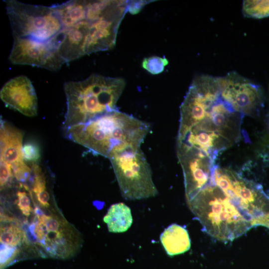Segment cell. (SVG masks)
<instances>
[{
	"label": "cell",
	"mask_w": 269,
	"mask_h": 269,
	"mask_svg": "<svg viewBox=\"0 0 269 269\" xmlns=\"http://www.w3.org/2000/svg\"><path fill=\"white\" fill-rule=\"evenodd\" d=\"M168 64L165 57L153 56L145 58L142 62V67L151 74H158L162 72Z\"/></svg>",
	"instance_id": "cell-18"
},
{
	"label": "cell",
	"mask_w": 269,
	"mask_h": 269,
	"mask_svg": "<svg viewBox=\"0 0 269 269\" xmlns=\"http://www.w3.org/2000/svg\"><path fill=\"white\" fill-rule=\"evenodd\" d=\"M244 117L223 95L220 77L201 75L194 79L180 105L179 128L233 145L242 137Z\"/></svg>",
	"instance_id": "cell-1"
},
{
	"label": "cell",
	"mask_w": 269,
	"mask_h": 269,
	"mask_svg": "<svg viewBox=\"0 0 269 269\" xmlns=\"http://www.w3.org/2000/svg\"><path fill=\"white\" fill-rule=\"evenodd\" d=\"M210 182L218 186L251 220L269 212V196L259 183L228 168L215 165Z\"/></svg>",
	"instance_id": "cell-7"
},
{
	"label": "cell",
	"mask_w": 269,
	"mask_h": 269,
	"mask_svg": "<svg viewBox=\"0 0 269 269\" xmlns=\"http://www.w3.org/2000/svg\"><path fill=\"white\" fill-rule=\"evenodd\" d=\"M187 204L203 231L222 241H232L252 227L245 215L216 184L209 182Z\"/></svg>",
	"instance_id": "cell-4"
},
{
	"label": "cell",
	"mask_w": 269,
	"mask_h": 269,
	"mask_svg": "<svg viewBox=\"0 0 269 269\" xmlns=\"http://www.w3.org/2000/svg\"><path fill=\"white\" fill-rule=\"evenodd\" d=\"M126 86L122 78L93 74L80 81L64 86L67 109L63 122L65 129L84 123L116 109Z\"/></svg>",
	"instance_id": "cell-3"
},
{
	"label": "cell",
	"mask_w": 269,
	"mask_h": 269,
	"mask_svg": "<svg viewBox=\"0 0 269 269\" xmlns=\"http://www.w3.org/2000/svg\"><path fill=\"white\" fill-rule=\"evenodd\" d=\"M27 241L25 232L19 227L12 223L1 226L0 250L12 252L17 256V248Z\"/></svg>",
	"instance_id": "cell-15"
},
{
	"label": "cell",
	"mask_w": 269,
	"mask_h": 269,
	"mask_svg": "<svg viewBox=\"0 0 269 269\" xmlns=\"http://www.w3.org/2000/svg\"><path fill=\"white\" fill-rule=\"evenodd\" d=\"M109 159L125 199L139 200L158 194L150 165L140 148L117 153Z\"/></svg>",
	"instance_id": "cell-6"
},
{
	"label": "cell",
	"mask_w": 269,
	"mask_h": 269,
	"mask_svg": "<svg viewBox=\"0 0 269 269\" xmlns=\"http://www.w3.org/2000/svg\"><path fill=\"white\" fill-rule=\"evenodd\" d=\"M252 227L261 225L269 228V212L252 221Z\"/></svg>",
	"instance_id": "cell-23"
},
{
	"label": "cell",
	"mask_w": 269,
	"mask_h": 269,
	"mask_svg": "<svg viewBox=\"0 0 269 269\" xmlns=\"http://www.w3.org/2000/svg\"><path fill=\"white\" fill-rule=\"evenodd\" d=\"M0 97L5 106L28 117L37 114V98L29 78L24 75L13 78L2 86Z\"/></svg>",
	"instance_id": "cell-11"
},
{
	"label": "cell",
	"mask_w": 269,
	"mask_h": 269,
	"mask_svg": "<svg viewBox=\"0 0 269 269\" xmlns=\"http://www.w3.org/2000/svg\"><path fill=\"white\" fill-rule=\"evenodd\" d=\"M109 232L122 233L127 231L133 223L131 209L120 202L112 205L103 218Z\"/></svg>",
	"instance_id": "cell-14"
},
{
	"label": "cell",
	"mask_w": 269,
	"mask_h": 269,
	"mask_svg": "<svg viewBox=\"0 0 269 269\" xmlns=\"http://www.w3.org/2000/svg\"><path fill=\"white\" fill-rule=\"evenodd\" d=\"M25 190H26L24 184ZM25 190H18L16 193V204L22 214L25 217H29L32 211L29 195Z\"/></svg>",
	"instance_id": "cell-20"
},
{
	"label": "cell",
	"mask_w": 269,
	"mask_h": 269,
	"mask_svg": "<svg viewBox=\"0 0 269 269\" xmlns=\"http://www.w3.org/2000/svg\"><path fill=\"white\" fill-rule=\"evenodd\" d=\"M65 130L70 140L110 159L117 153L140 148L150 125L116 109Z\"/></svg>",
	"instance_id": "cell-2"
},
{
	"label": "cell",
	"mask_w": 269,
	"mask_h": 269,
	"mask_svg": "<svg viewBox=\"0 0 269 269\" xmlns=\"http://www.w3.org/2000/svg\"><path fill=\"white\" fill-rule=\"evenodd\" d=\"M22 131L0 119V160L9 163L12 169L26 162L23 157Z\"/></svg>",
	"instance_id": "cell-12"
},
{
	"label": "cell",
	"mask_w": 269,
	"mask_h": 269,
	"mask_svg": "<svg viewBox=\"0 0 269 269\" xmlns=\"http://www.w3.org/2000/svg\"><path fill=\"white\" fill-rule=\"evenodd\" d=\"M4 2L13 37L56 43L63 25L53 5H33L15 0Z\"/></svg>",
	"instance_id": "cell-5"
},
{
	"label": "cell",
	"mask_w": 269,
	"mask_h": 269,
	"mask_svg": "<svg viewBox=\"0 0 269 269\" xmlns=\"http://www.w3.org/2000/svg\"><path fill=\"white\" fill-rule=\"evenodd\" d=\"M160 240L169 256L183 254L191 247V241L186 228L176 224H172L161 234Z\"/></svg>",
	"instance_id": "cell-13"
},
{
	"label": "cell",
	"mask_w": 269,
	"mask_h": 269,
	"mask_svg": "<svg viewBox=\"0 0 269 269\" xmlns=\"http://www.w3.org/2000/svg\"><path fill=\"white\" fill-rule=\"evenodd\" d=\"M0 190L11 187L13 179L15 178L11 165L0 160Z\"/></svg>",
	"instance_id": "cell-21"
},
{
	"label": "cell",
	"mask_w": 269,
	"mask_h": 269,
	"mask_svg": "<svg viewBox=\"0 0 269 269\" xmlns=\"http://www.w3.org/2000/svg\"><path fill=\"white\" fill-rule=\"evenodd\" d=\"M32 177L30 196L34 197L42 207L50 206V194L47 187L46 176L39 163L32 164Z\"/></svg>",
	"instance_id": "cell-16"
},
{
	"label": "cell",
	"mask_w": 269,
	"mask_h": 269,
	"mask_svg": "<svg viewBox=\"0 0 269 269\" xmlns=\"http://www.w3.org/2000/svg\"><path fill=\"white\" fill-rule=\"evenodd\" d=\"M149 1L146 0L130 1L128 7V11L132 14H136Z\"/></svg>",
	"instance_id": "cell-22"
},
{
	"label": "cell",
	"mask_w": 269,
	"mask_h": 269,
	"mask_svg": "<svg viewBox=\"0 0 269 269\" xmlns=\"http://www.w3.org/2000/svg\"><path fill=\"white\" fill-rule=\"evenodd\" d=\"M242 11L248 17L261 18L269 16V0H244Z\"/></svg>",
	"instance_id": "cell-17"
},
{
	"label": "cell",
	"mask_w": 269,
	"mask_h": 269,
	"mask_svg": "<svg viewBox=\"0 0 269 269\" xmlns=\"http://www.w3.org/2000/svg\"><path fill=\"white\" fill-rule=\"evenodd\" d=\"M22 153L24 161L31 165L40 161V148L36 142L29 141L25 143L22 147Z\"/></svg>",
	"instance_id": "cell-19"
},
{
	"label": "cell",
	"mask_w": 269,
	"mask_h": 269,
	"mask_svg": "<svg viewBox=\"0 0 269 269\" xmlns=\"http://www.w3.org/2000/svg\"><path fill=\"white\" fill-rule=\"evenodd\" d=\"M222 93L234 107L245 116H251L263 101L259 86L236 72L220 77Z\"/></svg>",
	"instance_id": "cell-10"
},
{
	"label": "cell",
	"mask_w": 269,
	"mask_h": 269,
	"mask_svg": "<svg viewBox=\"0 0 269 269\" xmlns=\"http://www.w3.org/2000/svg\"><path fill=\"white\" fill-rule=\"evenodd\" d=\"M8 59L11 63L58 70L66 62L53 42H43L29 38L13 37Z\"/></svg>",
	"instance_id": "cell-9"
},
{
	"label": "cell",
	"mask_w": 269,
	"mask_h": 269,
	"mask_svg": "<svg viewBox=\"0 0 269 269\" xmlns=\"http://www.w3.org/2000/svg\"><path fill=\"white\" fill-rule=\"evenodd\" d=\"M29 226L35 243L49 256L66 259L74 255L79 245V236L70 225L54 215H46L37 207Z\"/></svg>",
	"instance_id": "cell-8"
}]
</instances>
